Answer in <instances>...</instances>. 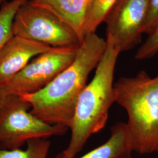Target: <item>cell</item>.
I'll use <instances>...</instances> for the list:
<instances>
[{
  "label": "cell",
  "instance_id": "9",
  "mask_svg": "<svg viewBox=\"0 0 158 158\" xmlns=\"http://www.w3.org/2000/svg\"><path fill=\"white\" fill-rule=\"evenodd\" d=\"M49 11L72 29L81 44L85 38L84 23L91 0H29Z\"/></svg>",
  "mask_w": 158,
  "mask_h": 158
},
{
  "label": "cell",
  "instance_id": "17",
  "mask_svg": "<svg viewBox=\"0 0 158 158\" xmlns=\"http://www.w3.org/2000/svg\"><path fill=\"white\" fill-rule=\"evenodd\" d=\"M5 2H6V0H0V6L2 5Z\"/></svg>",
  "mask_w": 158,
  "mask_h": 158
},
{
  "label": "cell",
  "instance_id": "4",
  "mask_svg": "<svg viewBox=\"0 0 158 158\" xmlns=\"http://www.w3.org/2000/svg\"><path fill=\"white\" fill-rule=\"evenodd\" d=\"M30 104L20 96L11 94L0 107V149H20L29 140L62 136L68 127L48 124L30 111Z\"/></svg>",
  "mask_w": 158,
  "mask_h": 158
},
{
  "label": "cell",
  "instance_id": "8",
  "mask_svg": "<svg viewBox=\"0 0 158 158\" xmlns=\"http://www.w3.org/2000/svg\"><path fill=\"white\" fill-rule=\"evenodd\" d=\"M53 48L14 36L0 52V86L6 85L35 57Z\"/></svg>",
  "mask_w": 158,
  "mask_h": 158
},
{
  "label": "cell",
  "instance_id": "6",
  "mask_svg": "<svg viewBox=\"0 0 158 158\" xmlns=\"http://www.w3.org/2000/svg\"><path fill=\"white\" fill-rule=\"evenodd\" d=\"M77 48H53L34 57L4 85L10 94H33L45 88L75 59Z\"/></svg>",
  "mask_w": 158,
  "mask_h": 158
},
{
  "label": "cell",
  "instance_id": "7",
  "mask_svg": "<svg viewBox=\"0 0 158 158\" xmlns=\"http://www.w3.org/2000/svg\"><path fill=\"white\" fill-rule=\"evenodd\" d=\"M149 0H117L106 19L107 39L121 52L140 44Z\"/></svg>",
  "mask_w": 158,
  "mask_h": 158
},
{
  "label": "cell",
  "instance_id": "1",
  "mask_svg": "<svg viewBox=\"0 0 158 158\" xmlns=\"http://www.w3.org/2000/svg\"><path fill=\"white\" fill-rule=\"evenodd\" d=\"M106 47L107 41L96 33L85 36L69 67L41 90L20 96L30 104V112L48 124L70 128L79 96Z\"/></svg>",
  "mask_w": 158,
  "mask_h": 158
},
{
  "label": "cell",
  "instance_id": "14",
  "mask_svg": "<svg viewBox=\"0 0 158 158\" xmlns=\"http://www.w3.org/2000/svg\"><path fill=\"white\" fill-rule=\"evenodd\" d=\"M145 41L138 49L135 55L137 60L151 59L158 53V24Z\"/></svg>",
  "mask_w": 158,
  "mask_h": 158
},
{
  "label": "cell",
  "instance_id": "5",
  "mask_svg": "<svg viewBox=\"0 0 158 158\" xmlns=\"http://www.w3.org/2000/svg\"><path fill=\"white\" fill-rule=\"evenodd\" d=\"M13 34L52 48H77L81 45L73 31L51 12L28 0L17 11Z\"/></svg>",
  "mask_w": 158,
  "mask_h": 158
},
{
  "label": "cell",
  "instance_id": "11",
  "mask_svg": "<svg viewBox=\"0 0 158 158\" xmlns=\"http://www.w3.org/2000/svg\"><path fill=\"white\" fill-rule=\"evenodd\" d=\"M117 0H91L86 14L84 23L85 36L96 33L102 22H105L108 13Z\"/></svg>",
  "mask_w": 158,
  "mask_h": 158
},
{
  "label": "cell",
  "instance_id": "16",
  "mask_svg": "<svg viewBox=\"0 0 158 158\" xmlns=\"http://www.w3.org/2000/svg\"><path fill=\"white\" fill-rule=\"evenodd\" d=\"M11 94H10L4 86H0V107L9 98Z\"/></svg>",
  "mask_w": 158,
  "mask_h": 158
},
{
  "label": "cell",
  "instance_id": "3",
  "mask_svg": "<svg viewBox=\"0 0 158 158\" xmlns=\"http://www.w3.org/2000/svg\"><path fill=\"white\" fill-rule=\"evenodd\" d=\"M115 102L125 110L131 147L139 154L158 152V74L144 70L114 85Z\"/></svg>",
  "mask_w": 158,
  "mask_h": 158
},
{
  "label": "cell",
  "instance_id": "15",
  "mask_svg": "<svg viewBox=\"0 0 158 158\" xmlns=\"http://www.w3.org/2000/svg\"><path fill=\"white\" fill-rule=\"evenodd\" d=\"M158 24V0H149L148 10L143 27V34H151Z\"/></svg>",
  "mask_w": 158,
  "mask_h": 158
},
{
  "label": "cell",
  "instance_id": "10",
  "mask_svg": "<svg viewBox=\"0 0 158 158\" xmlns=\"http://www.w3.org/2000/svg\"><path fill=\"white\" fill-rule=\"evenodd\" d=\"M132 152L126 123L119 122L111 128L110 137L104 143L77 158H132ZM53 158H64L60 152Z\"/></svg>",
  "mask_w": 158,
  "mask_h": 158
},
{
  "label": "cell",
  "instance_id": "12",
  "mask_svg": "<svg viewBox=\"0 0 158 158\" xmlns=\"http://www.w3.org/2000/svg\"><path fill=\"white\" fill-rule=\"evenodd\" d=\"M28 0L6 1L0 8V52L7 42L14 36L13 23L18 9Z\"/></svg>",
  "mask_w": 158,
  "mask_h": 158
},
{
  "label": "cell",
  "instance_id": "13",
  "mask_svg": "<svg viewBox=\"0 0 158 158\" xmlns=\"http://www.w3.org/2000/svg\"><path fill=\"white\" fill-rule=\"evenodd\" d=\"M25 150L0 149V158H47L51 142L46 138H34L29 140Z\"/></svg>",
  "mask_w": 158,
  "mask_h": 158
},
{
  "label": "cell",
  "instance_id": "2",
  "mask_svg": "<svg viewBox=\"0 0 158 158\" xmlns=\"http://www.w3.org/2000/svg\"><path fill=\"white\" fill-rule=\"evenodd\" d=\"M106 41L107 47L94 76L79 96L70 128V142L61 152L64 158H76L91 136L105 127L109 110L115 102L114 77L121 52L111 40Z\"/></svg>",
  "mask_w": 158,
  "mask_h": 158
}]
</instances>
